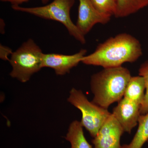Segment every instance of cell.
<instances>
[{
	"label": "cell",
	"instance_id": "obj_1",
	"mask_svg": "<svg viewBox=\"0 0 148 148\" xmlns=\"http://www.w3.org/2000/svg\"><path fill=\"white\" fill-rule=\"evenodd\" d=\"M142 55L139 40L130 34L121 33L100 44L94 52L84 57L82 63L104 69L115 68L124 63H134Z\"/></svg>",
	"mask_w": 148,
	"mask_h": 148
},
{
	"label": "cell",
	"instance_id": "obj_2",
	"mask_svg": "<svg viewBox=\"0 0 148 148\" xmlns=\"http://www.w3.org/2000/svg\"><path fill=\"white\" fill-rule=\"evenodd\" d=\"M131 77L129 70L122 66L106 68L93 74L90 81V90L93 95L92 102L108 109L111 105L123 98Z\"/></svg>",
	"mask_w": 148,
	"mask_h": 148
},
{
	"label": "cell",
	"instance_id": "obj_3",
	"mask_svg": "<svg viewBox=\"0 0 148 148\" xmlns=\"http://www.w3.org/2000/svg\"><path fill=\"white\" fill-rule=\"evenodd\" d=\"M75 3V0H54L43 6L26 8L12 5V8L14 10L30 14L44 19L58 21L66 27L71 36L84 44L86 42L85 35L71 18L70 12Z\"/></svg>",
	"mask_w": 148,
	"mask_h": 148
},
{
	"label": "cell",
	"instance_id": "obj_4",
	"mask_svg": "<svg viewBox=\"0 0 148 148\" xmlns=\"http://www.w3.org/2000/svg\"><path fill=\"white\" fill-rule=\"evenodd\" d=\"M43 54L34 40H27L11 56L10 76L22 83L28 82L33 75L42 69Z\"/></svg>",
	"mask_w": 148,
	"mask_h": 148
},
{
	"label": "cell",
	"instance_id": "obj_5",
	"mask_svg": "<svg viewBox=\"0 0 148 148\" xmlns=\"http://www.w3.org/2000/svg\"><path fill=\"white\" fill-rule=\"evenodd\" d=\"M68 101L81 111V123L93 138L112 113L108 109L90 102L82 90L75 88L71 89Z\"/></svg>",
	"mask_w": 148,
	"mask_h": 148
},
{
	"label": "cell",
	"instance_id": "obj_6",
	"mask_svg": "<svg viewBox=\"0 0 148 148\" xmlns=\"http://www.w3.org/2000/svg\"><path fill=\"white\" fill-rule=\"evenodd\" d=\"M124 132L111 113L92 140L93 148H123L121 139Z\"/></svg>",
	"mask_w": 148,
	"mask_h": 148
},
{
	"label": "cell",
	"instance_id": "obj_7",
	"mask_svg": "<svg viewBox=\"0 0 148 148\" xmlns=\"http://www.w3.org/2000/svg\"><path fill=\"white\" fill-rule=\"evenodd\" d=\"M86 52V49H81L79 52L72 55L44 53L42 68H51L58 75H64L82 62Z\"/></svg>",
	"mask_w": 148,
	"mask_h": 148
},
{
	"label": "cell",
	"instance_id": "obj_8",
	"mask_svg": "<svg viewBox=\"0 0 148 148\" xmlns=\"http://www.w3.org/2000/svg\"><path fill=\"white\" fill-rule=\"evenodd\" d=\"M111 16L100 13L92 4L91 0H79L77 27L85 36L95 24H105L110 20Z\"/></svg>",
	"mask_w": 148,
	"mask_h": 148
},
{
	"label": "cell",
	"instance_id": "obj_9",
	"mask_svg": "<svg viewBox=\"0 0 148 148\" xmlns=\"http://www.w3.org/2000/svg\"><path fill=\"white\" fill-rule=\"evenodd\" d=\"M141 106L123 98L113 109L112 114L122 127L125 132L131 134L138 125Z\"/></svg>",
	"mask_w": 148,
	"mask_h": 148
},
{
	"label": "cell",
	"instance_id": "obj_10",
	"mask_svg": "<svg viewBox=\"0 0 148 148\" xmlns=\"http://www.w3.org/2000/svg\"><path fill=\"white\" fill-rule=\"evenodd\" d=\"M145 90L144 78L140 75L132 76L125 89L123 98L141 106L144 101Z\"/></svg>",
	"mask_w": 148,
	"mask_h": 148
},
{
	"label": "cell",
	"instance_id": "obj_11",
	"mask_svg": "<svg viewBox=\"0 0 148 148\" xmlns=\"http://www.w3.org/2000/svg\"><path fill=\"white\" fill-rule=\"evenodd\" d=\"M80 121L75 120L69 125L65 139L71 144L70 148H93L85 137Z\"/></svg>",
	"mask_w": 148,
	"mask_h": 148
},
{
	"label": "cell",
	"instance_id": "obj_12",
	"mask_svg": "<svg viewBox=\"0 0 148 148\" xmlns=\"http://www.w3.org/2000/svg\"><path fill=\"white\" fill-rule=\"evenodd\" d=\"M116 18L126 17L148 6V0H115Z\"/></svg>",
	"mask_w": 148,
	"mask_h": 148
},
{
	"label": "cell",
	"instance_id": "obj_13",
	"mask_svg": "<svg viewBox=\"0 0 148 148\" xmlns=\"http://www.w3.org/2000/svg\"><path fill=\"white\" fill-rule=\"evenodd\" d=\"M138 128L132 140L128 144L123 145V148H142L148 140V112L140 115Z\"/></svg>",
	"mask_w": 148,
	"mask_h": 148
},
{
	"label": "cell",
	"instance_id": "obj_14",
	"mask_svg": "<svg viewBox=\"0 0 148 148\" xmlns=\"http://www.w3.org/2000/svg\"><path fill=\"white\" fill-rule=\"evenodd\" d=\"M95 8L100 13L112 16L116 11L115 0H91Z\"/></svg>",
	"mask_w": 148,
	"mask_h": 148
},
{
	"label": "cell",
	"instance_id": "obj_15",
	"mask_svg": "<svg viewBox=\"0 0 148 148\" xmlns=\"http://www.w3.org/2000/svg\"><path fill=\"white\" fill-rule=\"evenodd\" d=\"M139 75L144 78L145 83L146 90L145 98L140 109L141 114L148 112V61L143 63L139 70Z\"/></svg>",
	"mask_w": 148,
	"mask_h": 148
},
{
	"label": "cell",
	"instance_id": "obj_16",
	"mask_svg": "<svg viewBox=\"0 0 148 148\" xmlns=\"http://www.w3.org/2000/svg\"><path fill=\"white\" fill-rule=\"evenodd\" d=\"M0 57L2 60L5 61H9L10 59L8 56H11L13 52L11 49L3 45H1V51H0Z\"/></svg>",
	"mask_w": 148,
	"mask_h": 148
},
{
	"label": "cell",
	"instance_id": "obj_17",
	"mask_svg": "<svg viewBox=\"0 0 148 148\" xmlns=\"http://www.w3.org/2000/svg\"><path fill=\"white\" fill-rule=\"evenodd\" d=\"M29 0H1L3 2H8L11 4L12 5H19L23 3L26 2ZM44 3H46L49 0H41Z\"/></svg>",
	"mask_w": 148,
	"mask_h": 148
},
{
	"label": "cell",
	"instance_id": "obj_18",
	"mask_svg": "<svg viewBox=\"0 0 148 148\" xmlns=\"http://www.w3.org/2000/svg\"><path fill=\"white\" fill-rule=\"evenodd\" d=\"M5 27V24L3 19H1V34H4L5 32L4 28Z\"/></svg>",
	"mask_w": 148,
	"mask_h": 148
},
{
	"label": "cell",
	"instance_id": "obj_19",
	"mask_svg": "<svg viewBox=\"0 0 148 148\" xmlns=\"http://www.w3.org/2000/svg\"><path fill=\"white\" fill-rule=\"evenodd\" d=\"M147 144H148V140L147 142Z\"/></svg>",
	"mask_w": 148,
	"mask_h": 148
},
{
	"label": "cell",
	"instance_id": "obj_20",
	"mask_svg": "<svg viewBox=\"0 0 148 148\" xmlns=\"http://www.w3.org/2000/svg\"></svg>",
	"mask_w": 148,
	"mask_h": 148
}]
</instances>
